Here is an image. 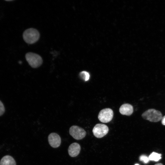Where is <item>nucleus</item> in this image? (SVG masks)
Wrapping results in <instances>:
<instances>
[{
    "label": "nucleus",
    "mask_w": 165,
    "mask_h": 165,
    "mask_svg": "<svg viewBox=\"0 0 165 165\" xmlns=\"http://www.w3.org/2000/svg\"><path fill=\"white\" fill-rule=\"evenodd\" d=\"M139 160L140 161H143L145 163H148L149 160L148 157L145 155H141L140 157Z\"/></svg>",
    "instance_id": "13"
},
{
    "label": "nucleus",
    "mask_w": 165,
    "mask_h": 165,
    "mask_svg": "<svg viewBox=\"0 0 165 165\" xmlns=\"http://www.w3.org/2000/svg\"><path fill=\"white\" fill-rule=\"evenodd\" d=\"M80 76L85 81H88L90 78L89 74L87 72L85 71H82L79 73Z\"/></svg>",
    "instance_id": "12"
},
{
    "label": "nucleus",
    "mask_w": 165,
    "mask_h": 165,
    "mask_svg": "<svg viewBox=\"0 0 165 165\" xmlns=\"http://www.w3.org/2000/svg\"><path fill=\"white\" fill-rule=\"evenodd\" d=\"M161 154L153 152L151 153L148 157L149 160L158 161L161 158Z\"/></svg>",
    "instance_id": "11"
},
{
    "label": "nucleus",
    "mask_w": 165,
    "mask_h": 165,
    "mask_svg": "<svg viewBox=\"0 0 165 165\" xmlns=\"http://www.w3.org/2000/svg\"><path fill=\"white\" fill-rule=\"evenodd\" d=\"M0 165H16V162L12 156L6 155L1 159Z\"/></svg>",
    "instance_id": "10"
},
{
    "label": "nucleus",
    "mask_w": 165,
    "mask_h": 165,
    "mask_svg": "<svg viewBox=\"0 0 165 165\" xmlns=\"http://www.w3.org/2000/svg\"><path fill=\"white\" fill-rule=\"evenodd\" d=\"M5 108L2 103L0 101V116L2 115L5 112Z\"/></svg>",
    "instance_id": "14"
},
{
    "label": "nucleus",
    "mask_w": 165,
    "mask_h": 165,
    "mask_svg": "<svg viewBox=\"0 0 165 165\" xmlns=\"http://www.w3.org/2000/svg\"><path fill=\"white\" fill-rule=\"evenodd\" d=\"M144 119L152 122H157L161 120L162 115L161 112L153 109H149L142 115Z\"/></svg>",
    "instance_id": "2"
},
{
    "label": "nucleus",
    "mask_w": 165,
    "mask_h": 165,
    "mask_svg": "<svg viewBox=\"0 0 165 165\" xmlns=\"http://www.w3.org/2000/svg\"><path fill=\"white\" fill-rule=\"evenodd\" d=\"M154 165H163L162 163H158L155 164Z\"/></svg>",
    "instance_id": "16"
},
{
    "label": "nucleus",
    "mask_w": 165,
    "mask_h": 165,
    "mask_svg": "<svg viewBox=\"0 0 165 165\" xmlns=\"http://www.w3.org/2000/svg\"><path fill=\"white\" fill-rule=\"evenodd\" d=\"M108 128L107 125L99 123L96 124L94 127L93 132L95 137L101 138L106 135L108 133Z\"/></svg>",
    "instance_id": "6"
},
{
    "label": "nucleus",
    "mask_w": 165,
    "mask_h": 165,
    "mask_svg": "<svg viewBox=\"0 0 165 165\" xmlns=\"http://www.w3.org/2000/svg\"><path fill=\"white\" fill-rule=\"evenodd\" d=\"M25 58L30 66L33 68L38 67L42 63V57L36 53H28L26 54Z\"/></svg>",
    "instance_id": "3"
},
{
    "label": "nucleus",
    "mask_w": 165,
    "mask_h": 165,
    "mask_svg": "<svg viewBox=\"0 0 165 165\" xmlns=\"http://www.w3.org/2000/svg\"><path fill=\"white\" fill-rule=\"evenodd\" d=\"M161 122L163 125H165V116L162 117L161 119Z\"/></svg>",
    "instance_id": "15"
},
{
    "label": "nucleus",
    "mask_w": 165,
    "mask_h": 165,
    "mask_svg": "<svg viewBox=\"0 0 165 165\" xmlns=\"http://www.w3.org/2000/svg\"><path fill=\"white\" fill-rule=\"evenodd\" d=\"M69 134L74 139L80 140L85 137L86 133L82 128L77 126L73 125L69 129Z\"/></svg>",
    "instance_id": "5"
},
{
    "label": "nucleus",
    "mask_w": 165,
    "mask_h": 165,
    "mask_svg": "<svg viewBox=\"0 0 165 165\" xmlns=\"http://www.w3.org/2000/svg\"><path fill=\"white\" fill-rule=\"evenodd\" d=\"M119 112L122 115L130 116L133 112V108L131 105L129 104H124L120 107Z\"/></svg>",
    "instance_id": "9"
},
{
    "label": "nucleus",
    "mask_w": 165,
    "mask_h": 165,
    "mask_svg": "<svg viewBox=\"0 0 165 165\" xmlns=\"http://www.w3.org/2000/svg\"><path fill=\"white\" fill-rule=\"evenodd\" d=\"M40 34L36 29L30 28L26 30L23 34V38L27 43L32 44L36 42L39 39Z\"/></svg>",
    "instance_id": "1"
},
{
    "label": "nucleus",
    "mask_w": 165,
    "mask_h": 165,
    "mask_svg": "<svg viewBox=\"0 0 165 165\" xmlns=\"http://www.w3.org/2000/svg\"><path fill=\"white\" fill-rule=\"evenodd\" d=\"M113 116V112L110 108H107L101 110L99 112L98 119L102 123H107L110 122Z\"/></svg>",
    "instance_id": "4"
},
{
    "label": "nucleus",
    "mask_w": 165,
    "mask_h": 165,
    "mask_svg": "<svg viewBox=\"0 0 165 165\" xmlns=\"http://www.w3.org/2000/svg\"><path fill=\"white\" fill-rule=\"evenodd\" d=\"M134 165H139L137 163V164H135Z\"/></svg>",
    "instance_id": "17"
},
{
    "label": "nucleus",
    "mask_w": 165,
    "mask_h": 165,
    "mask_svg": "<svg viewBox=\"0 0 165 165\" xmlns=\"http://www.w3.org/2000/svg\"><path fill=\"white\" fill-rule=\"evenodd\" d=\"M48 141L50 145L53 148H57L59 147L61 142L60 136L55 133H52L49 135Z\"/></svg>",
    "instance_id": "7"
},
{
    "label": "nucleus",
    "mask_w": 165,
    "mask_h": 165,
    "mask_svg": "<svg viewBox=\"0 0 165 165\" xmlns=\"http://www.w3.org/2000/svg\"><path fill=\"white\" fill-rule=\"evenodd\" d=\"M80 149L81 147L79 144L73 143L68 147V151L69 155L72 157L76 156L79 153Z\"/></svg>",
    "instance_id": "8"
}]
</instances>
